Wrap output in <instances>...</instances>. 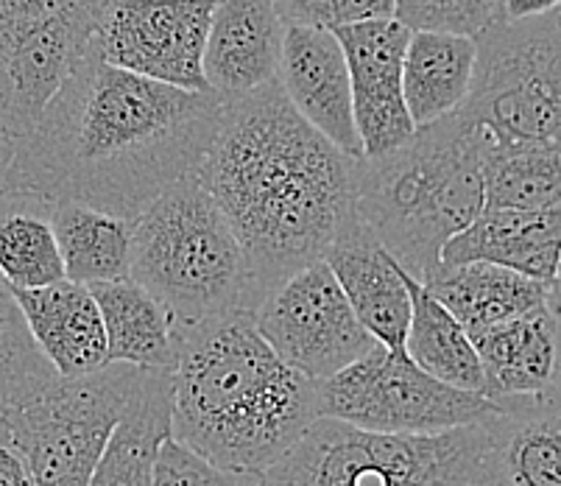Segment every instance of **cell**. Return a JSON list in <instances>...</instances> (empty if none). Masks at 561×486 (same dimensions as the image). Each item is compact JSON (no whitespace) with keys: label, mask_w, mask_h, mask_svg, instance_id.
<instances>
[{"label":"cell","mask_w":561,"mask_h":486,"mask_svg":"<svg viewBox=\"0 0 561 486\" xmlns=\"http://www.w3.org/2000/svg\"><path fill=\"white\" fill-rule=\"evenodd\" d=\"M221 101L104 63L95 45L65 79L18 155L3 191L106 210L129 222L202 166Z\"/></svg>","instance_id":"1"},{"label":"cell","mask_w":561,"mask_h":486,"mask_svg":"<svg viewBox=\"0 0 561 486\" xmlns=\"http://www.w3.org/2000/svg\"><path fill=\"white\" fill-rule=\"evenodd\" d=\"M247 258L252 310L319 260L358 218L360 157H350L294 110L279 81L221 104L196 168Z\"/></svg>","instance_id":"2"},{"label":"cell","mask_w":561,"mask_h":486,"mask_svg":"<svg viewBox=\"0 0 561 486\" xmlns=\"http://www.w3.org/2000/svg\"><path fill=\"white\" fill-rule=\"evenodd\" d=\"M171 437L227 470L263 475L321 417L319 383L232 310L176 330Z\"/></svg>","instance_id":"3"},{"label":"cell","mask_w":561,"mask_h":486,"mask_svg":"<svg viewBox=\"0 0 561 486\" xmlns=\"http://www.w3.org/2000/svg\"><path fill=\"white\" fill-rule=\"evenodd\" d=\"M486 146L483 132L456 110L389 155L360 157L358 216L413 280L427 283L447 240L486 207Z\"/></svg>","instance_id":"4"},{"label":"cell","mask_w":561,"mask_h":486,"mask_svg":"<svg viewBox=\"0 0 561 486\" xmlns=\"http://www.w3.org/2000/svg\"><path fill=\"white\" fill-rule=\"evenodd\" d=\"M129 278L165 305L176 330L232 310L254 314L241 244L196 171L135 222Z\"/></svg>","instance_id":"5"},{"label":"cell","mask_w":561,"mask_h":486,"mask_svg":"<svg viewBox=\"0 0 561 486\" xmlns=\"http://www.w3.org/2000/svg\"><path fill=\"white\" fill-rule=\"evenodd\" d=\"M486 425L442 433H375L319 417L263 486H463L481 475Z\"/></svg>","instance_id":"6"},{"label":"cell","mask_w":561,"mask_h":486,"mask_svg":"<svg viewBox=\"0 0 561 486\" xmlns=\"http://www.w3.org/2000/svg\"><path fill=\"white\" fill-rule=\"evenodd\" d=\"M146 370L106 363L81 377H56L0 417L34 486H90L115 425L135 403Z\"/></svg>","instance_id":"7"},{"label":"cell","mask_w":561,"mask_h":486,"mask_svg":"<svg viewBox=\"0 0 561 486\" xmlns=\"http://www.w3.org/2000/svg\"><path fill=\"white\" fill-rule=\"evenodd\" d=\"M476 45V76L458 112L489 143L561 140L559 14L492 23Z\"/></svg>","instance_id":"8"},{"label":"cell","mask_w":561,"mask_h":486,"mask_svg":"<svg viewBox=\"0 0 561 486\" xmlns=\"http://www.w3.org/2000/svg\"><path fill=\"white\" fill-rule=\"evenodd\" d=\"M106 0H0V126L23 137L99 39Z\"/></svg>","instance_id":"9"},{"label":"cell","mask_w":561,"mask_h":486,"mask_svg":"<svg viewBox=\"0 0 561 486\" xmlns=\"http://www.w3.org/2000/svg\"><path fill=\"white\" fill-rule=\"evenodd\" d=\"M319 411L375 433H442L483 422L497 411V403L427 375L408 352L375 344L319 383Z\"/></svg>","instance_id":"10"},{"label":"cell","mask_w":561,"mask_h":486,"mask_svg":"<svg viewBox=\"0 0 561 486\" xmlns=\"http://www.w3.org/2000/svg\"><path fill=\"white\" fill-rule=\"evenodd\" d=\"M254 325L277 355L321 383L364 358L380 341L360 325L328 260L290 274L260 302Z\"/></svg>","instance_id":"11"},{"label":"cell","mask_w":561,"mask_h":486,"mask_svg":"<svg viewBox=\"0 0 561 486\" xmlns=\"http://www.w3.org/2000/svg\"><path fill=\"white\" fill-rule=\"evenodd\" d=\"M218 0H106L99 54L115 68L162 84L210 93L204 45Z\"/></svg>","instance_id":"12"},{"label":"cell","mask_w":561,"mask_h":486,"mask_svg":"<svg viewBox=\"0 0 561 486\" xmlns=\"http://www.w3.org/2000/svg\"><path fill=\"white\" fill-rule=\"evenodd\" d=\"M411 32L394 14L335 29L350 65L352 106L366 157L389 155L416 132L402 90Z\"/></svg>","instance_id":"13"},{"label":"cell","mask_w":561,"mask_h":486,"mask_svg":"<svg viewBox=\"0 0 561 486\" xmlns=\"http://www.w3.org/2000/svg\"><path fill=\"white\" fill-rule=\"evenodd\" d=\"M483 366V394L497 406L561 397V302L469 336Z\"/></svg>","instance_id":"14"},{"label":"cell","mask_w":561,"mask_h":486,"mask_svg":"<svg viewBox=\"0 0 561 486\" xmlns=\"http://www.w3.org/2000/svg\"><path fill=\"white\" fill-rule=\"evenodd\" d=\"M277 81L294 110L350 157H366L352 106L350 65L330 29L285 25Z\"/></svg>","instance_id":"15"},{"label":"cell","mask_w":561,"mask_h":486,"mask_svg":"<svg viewBox=\"0 0 561 486\" xmlns=\"http://www.w3.org/2000/svg\"><path fill=\"white\" fill-rule=\"evenodd\" d=\"M285 23L274 0H218L204 45V79L221 104L277 79Z\"/></svg>","instance_id":"16"},{"label":"cell","mask_w":561,"mask_h":486,"mask_svg":"<svg viewBox=\"0 0 561 486\" xmlns=\"http://www.w3.org/2000/svg\"><path fill=\"white\" fill-rule=\"evenodd\" d=\"M328 263L339 278L352 310L358 314L360 325L394 352H405L408 327H411V291H408V271L391 258L375 233L355 218L341 233Z\"/></svg>","instance_id":"17"},{"label":"cell","mask_w":561,"mask_h":486,"mask_svg":"<svg viewBox=\"0 0 561 486\" xmlns=\"http://www.w3.org/2000/svg\"><path fill=\"white\" fill-rule=\"evenodd\" d=\"M25 325L62 377H81L106 366V332L90 285L56 280L39 289H12Z\"/></svg>","instance_id":"18"},{"label":"cell","mask_w":561,"mask_h":486,"mask_svg":"<svg viewBox=\"0 0 561 486\" xmlns=\"http://www.w3.org/2000/svg\"><path fill=\"white\" fill-rule=\"evenodd\" d=\"M561 258V207H483L467 229L447 240L442 265L486 260L550 283Z\"/></svg>","instance_id":"19"},{"label":"cell","mask_w":561,"mask_h":486,"mask_svg":"<svg viewBox=\"0 0 561 486\" xmlns=\"http://www.w3.org/2000/svg\"><path fill=\"white\" fill-rule=\"evenodd\" d=\"M481 475L492 486H561V397L497 406Z\"/></svg>","instance_id":"20"},{"label":"cell","mask_w":561,"mask_h":486,"mask_svg":"<svg viewBox=\"0 0 561 486\" xmlns=\"http://www.w3.org/2000/svg\"><path fill=\"white\" fill-rule=\"evenodd\" d=\"M422 285L461 321L469 336L517 319L550 296V283L486 260L438 265Z\"/></svg>","instance_id":"21"},{"label":"cell","mask_w":561,"mask_h":486,"mask_svg":"<svg viewBox=\"0 0 561 486\" xmlns=\"http://www.w3.org/2000/svg\"><path fill=\"white\" fill-rule=\"evenodd\" d=\"M476 59V37L427 29L411 32L402 65V90L416 129L453 115L467 101Z\"/></svg>","instance_id":"22"},{"label":"cell","mask_w":561,"mask_h":486,"mask_svg":"<svg viewBox=\"0 0 561 486\" xmlns=\"http://www.w3.org/2000/svg\"><path fill=\"white\" fill-rule=\"evenodd\" d=\"M106 332V361L171 372L176 363V327L168 308L131 278L90 285Z\"/></svg>","instance_id":"23"},{"label":"cell","mask_w":561,"mask_h":486,"mask_svg":"<svg viewBox=\"0 0 561 486\" xmlns=\"http://www.w3.org/2000/svg\"><path fill=\"white\" fill-rule=\"evenodd\" d=\"M171 437V372L146 370L135 403L115 425L90 486H151L157 455Z\"/></svg>","instance_id":"24"},{"label":"cell","mask_w":561,"mask_h":486,"mask_svg":"<svg viewBox=\"0 0 561 486\" xmlns=\"http://www.w3.org/2000/svg\"><path fill=\"white\" fill-rule=\"evenodd\" d=\"M54 233L65 278L76 283H112L131 274L135 222L76 202H54Z\"/></svg>","instance_id":"25"},{"label":"cell","mask_w":561,"mask_h":486,"mask_svg":"<svg viewBox=\"0 0 561 486\" xmlns=\"http://www.w3.org/2000/svg\"><path fill=\"white\" fill-rule=\"evenodd\" d=\"M0 274L12 289H39L65 278L50 199L0 191Z\"/></svg>","instance_id":"26"},{"label":"cell","mask_w":561,"mask_h":486,"mask_svg":"<svg viewBox=\"0 0 561 486\" xmlns=\"http://www.w3.org/2000/svg\"><path fill=\"white\" fill-rule=\"evenodd\" d=\"M408 291H411L408 358L438 381L483 394L481 358L461 321L411 274H408Z\"/></svg>","instance_id":"27"},{"label":"cell","mask_w":561,"mask_h":486,"mask_svg":"<svg viewBox=\"0 0 561 486\" xmlns=\"http://www.w3.org/2000/svg\"><path fill=\"white\" fill-rule=\"evenodd\" d=\"M483 185L486 207H561V140L489 143Z\"/></svg>","instance_id":"28"},{"label":"cell","mask_w":561,"mask_h":486,"mask_svg":"<svg viewBox=\"0 0 561 486\" xmlns=\"http://www.w3.org/2000/svg\"><path fill=\"white\" fill-rule=\"evenodd\" d=\"M59 377L25 325L12 285L0 274V417Z\"/></svg>","instance_id":"29"},{"label":"cell","mask_w":561,"mask_h":486,"mask_svg":"<svg viewBox=\"0 0 561 486\" xmlns=\"http://www.w3.org/2000/svg\"><path fill=\"white\" fill-rule=\"evenodd\" d=\"M394 18L408 29L476 37L497 20L494 0H397Z\"/></svg>","instance_id":"30"},{"label":"cell","mask_w":561,"mask_h":486,"mask_svg":"<svg viewBox=\"0 0 561 486\" xmlns=\"http://www.w3.org/2000/svg\"><path fill=\"white\" fill-rule=\"evenodd\" d=\"M151 486H263V475L218 467L196 450L168 437L157 455Z\"/></svg>","instance_id":"31"},{"label":"cell","mask_w":561,"mask_h":486,"mask_svg":"<svg viewBox=\"0 0 561 486\" xmlns=\"http://www.w3.org/2000/svg\"><path fill=\"white\" fill-rule=\"evenodd\" d=\"M397 0H274L285 25L341 29L371 18H391Z\"/></svg>","instance_id":"32"},{"label":"cell","mask_w":561,"mask_h":486,"mask_svg":"<svg viewBox=\"0 0 561 486\" xmlns=\"http://www.w3.org/2000/svg\"><path fill=\"white\" fill-rule=\"evenodd\" d=\"M494 7H497L494 23H514V20L542 18V14L556 12L561 0H494Z\"/></svg>","instance_id":"33"},{"label":"cell","mask_w":561,"mask_h":486,"mask_svg":"<svg viewBox=\"0 0 561 486\" xmlns=\"http://www.w3.org/2000/svg\"><path fill=\"white\" fill-rule=\"evenodd\" d=\"M0 486H34L20 450L0 433Z\"/></svg>","instance_id":"34"},{"label":"cell","mask_w":561,"mask_h":486,"mask_svg":"<svg viewBox=\"0 0 561 486\" xmlns=\"http://www.w3.org/2000/svg\"><path fill=\"white\" fill-rule=\"evenodd\" d=\"M14 155H18V137L0 126V191L7 188V177L14 162Z\"/></svg>","instance_id":"35"},{"label":"cell","mask_w":561,"mask_h":486,"mask_svg":"<svg viewBox=\"0 0 561 486\" xmlns=\"http://www.w3.org/2000/svg\"><path fill=\"white\" fill-rule=\"evenodd\" d=\"M550 296L561 302V258H559V269H556L553 280H550Z\"/></svg>","instance_id":"36"},{"label":"cell","mask_w":561,"mask_h":486,"mask_svg":"<svg viewBox=\"0 0 561 486\" xmlns=\"http://www.w3.org/2000/svg\"><path fill=\"white\" fill-rule=\"evenodd\" d=\"M463 486H492V484H486L483 478H476V481H469V484H463Z\"/></svg>","instance_id":"37"},{"label":"cell","mask_w":561,"mask_h":486,"mask_svg":"<svg viewBox=\"0 0 561 486\" xmlns=\"http://www.w3.org/2000/svg\"><path fill=\"white\" fill-rule=\"evenodd\" d=\"M556 14H559V20H561V7H559V9H556Z\"/></svg>","instance_id":"38"}]
</instances>
